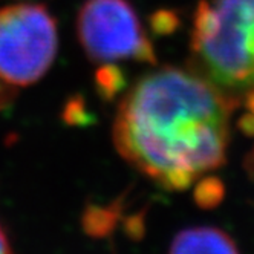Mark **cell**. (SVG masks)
I'll return each mask as SVG.
<instances>
[{
  "label": "cell",
  "instance_id": "1",
  "mask_svg": "<svg viewBox=\"0 0 254 254\" xmlns=\"http://www.w3.org/2000/svg\"><path fill=\"white\" fill-rule=\"evenodd\" d=\"M238 100L194 72L162 67L123 100L114 126L120 155L166 190H186L225 164Z\"/></svg>",
  "mask_w": 254,
  "mask_h": 254
},
{
  "label": "cell",
  "instance_id": "2",
  "mask_svg": "<svg viewBox=\"0 0 254 254\" xmlns=\"http://www.w3.org/2000/svg\"><path fill=\"white\" fill-rule=\"evenodd\" d=\"M191 52L199 75L224 92L254 86V0H201Z\"/></svg>",
  "mask_w": 254,
  "mask_h": 254
},
{
  "label": "cell",
  "instance_id": "3",
  "mask_svg": "<svg viewBox=\"0 0 254 254\" xmlns=\"http://www.w3.org/2000/svg\"><path fill=\"white\" fill-rule=\"evenodd\" d=\"M57 49V23L46 6L0 8V80L12 86L39 81L56 60Z\"/></svg>",
  "mask_w": 254,
  "mask_h": 254
},
{
  "label": "cell",
  "instance_id": "4",
  "mask_svg": "<svg viewBox=\"0 0 254 254\" xmlns=\"http://www.w3.org/2000/svg\"><path fill=\"white\" fill-rule=\"evenodd\" d=\"M77 31L84 52L94 62L156 63L152 42L127 0H86L78 12Z\"/></svg>",
  "mask_w": 254,
  "mask_h": 254
},
{
  "label": "cell",
  "instance_id": "5",
  "mask_svg": "<svg viewBox=\"0 0 254 254\" xmlns=\"http://www.w3.org/2000/svg\"><path fill=\"white\" fill-rule=\"evenodd\" d=\"M169 254H241L231 236L216 227H191L179 231Z\"/></svg>",
  "mask_w": 254,
  "mask_h": 254
},
{
  "label": "cell",
  "instance_id": "6",
  "mask_svg": "<svg viewBox=\"0 0 254 254\" xmlns=\"http://www.w3.org/2000/svg\"><path fill=\"white\" fill-rule=\"evenodd\" d=\"M123 219V199L107 204H89L86 205L81 216V227L83 231L89 238L104 239L111 236L115 228L121 224Z\"/></svg>",
  "mask_w": 254,
  "mask_h": 254
},
{
  "label": "cell",
  "instance_id": "7",
  "mask_svg": "<svg viewBox=\"0 0 254 254\" xmlns=\"http://www.w3.org/2000/svg\"><path fill=\"white\" fill-rule=\"evenodd\" d=\"M127 84V77L124 70L117 64L107 63L97 69L95 72V89L104 101L114 100L120 92H123Z\"/></svg>",
  "mask_w": 254,
  "mask_h": 254
},
{
  "label": "cell",
  "instance_id": "8",
  "mask_svg": "<svg viewBox=\"0 0 254 254\" xmlns=\"http://www.w3.org/2000/svg\"><path fill=\"white\" fill-rule=\"evenodd\" d=\"M224 197H225V186L217 176H204L194 186L193 199L199 208L204 210L216 208L217 205H221Z\"/></svg>",
  "mask_w": 254,
  "mask_h": 254
},
{
  "label": "cell",
  "instance_id": "9",
  "mask_svg": "<svg viewBox=\"0 0 254 254\" xmlns=\"http://www.w3.org/2000/svg\"><path fill=\"white\" fill-rule=\"evenodd\" d=\"M63 121L72 127H86L95 123V117L89 112L83 97H70L63 109Z\"/></svg>",
  "mask_w": 254,
  "mask_h": 254
},
{
  "label": "cell",
  "instance_id": "10",
  "mask_svg": "<svg viewBox=\"0 0 254 254\" xmlns=\"http://www.w3.org/2000/svg\"><path fill=\"white\" fill-rule=\"evenodd\" d=\"M179 25V15L172 9H158L149 19L150 31L156 35H170L178 31Z\"/></svg>",
  "mask_w": 254,
  "mask_h": 254
},
{
  "label": "cell",
  "instance_id": "11",
  "mask_svg": "<svg viewBox=\"0 0 254 254\" xmlns=\"http://www.w3.org/2000/svg\"><path fill=\"white\" fill-rule=\"evenodd\" d=\"M123 222V230L127 234V238L132 241H139L146 234V214L144 211L130 214L121 219Z\"/></svg>",
  "mask_w": 254,
  "mask_h": 254
},
{
  "label": "cell",
  "instance_id": "12",
  "mask_svg": "<svg viewBox=\"0 0 254 254\" xmlns=\"http://www.w3.org/2000/svg\"><path fill=\"white\" fill-rule=\"evenodd\" d=\"M241 130L250 136H254V114H247L239 120Z\"/></svg>",
  "mask_w": 254,
  "mask_h": 254
},
{
  "label": "cell",
  "instance_id": "13",
  "mask_svg": "<svg viewBox=\"0 0 254 254\" xmlns=\"http://www.w3.org/2000/svg\"><path fill=\"white\" fill-rule=\"evenodd\" d=\"M0 254H12V251L9 248V244H8V239H6V236H5L2 227H0Z\"/></svg>",
  "mask_w": 254,
  "mask_h": 254
},
{
  "label": "cell",
  "instance_id": "14",
  "mask_svg": "<svg viewBox=\"0 0 254 254\" xmlns=\"http://www.w3.org/2000/svg\"><path fill=\"white\" fill-rule=\"evenodd\" d=\"M8 103V90L5 89V86L0 83V111L6 106Z\"/></svg>",
  "mask_w": 254,
  "mask_h": 254
},
{
  "label": "cell",
  "instance_id": "15",
  "mask_svg": "<svg viewBox=\"0 0 254 254\" xmlns=\"http://www.w3.org/2000/svg\"><path fill=\"white\" fill-rule=\"evenodd\" d=\"M247 106H248V109L251 111V114H254V86H253V90L248 94V97H247Z\"/></svg>",
  "mask_w": 254,
  "mask_h": 254
}]
</instances>
